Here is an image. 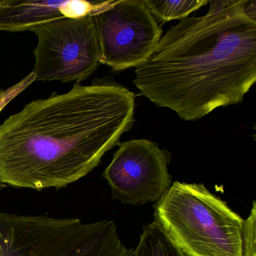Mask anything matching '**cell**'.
<instances>
[{
    "label": "cell",
    "instance_id": "obj_1",
    "mask_svg": "<svg viewBox=\"0 0 256 256\" xmlns=\"http://www.w3.org/2000/svg\"><path fill=\"white\" fill-rule=\"evenodd\" d=\"M134 109L110 76L31 102L0 125V184L40 191L82 179L131 130Z\"/></svg>",
    "mask_w": 256,
    "mask_h": 256
},
{
    "label": "cell",
    "instance_id": "obj_2",
    "mask_svg": "<svg viewBox=\"0 0 256 256\" xmlns=\"http://www.w3.org/2000/svg\"><path fill=\"white\" fill-rule=\"evenodd\" d=\"M162 37L133 83L158 107L196 121L242 102L256 80V2L209 1Z\"/></svg>",
    "mask_w": 256,
    "mask_h": 256
},
{
    "label": "cell",
    "instance_id": "obj_3",
    "mask_svg": "<svg viewBox=\"0 0 256 256\" xmlns=\"http://www.w3.org/2000/svg\"><path fill=\"white\" fill-rule=\"evenodd\" d=\"M154 208L186 256H242L244 220L204 184L175 181Z\"/></svg>",
    "mask_w": 256,
    "mask_h": 256
},
{
    "label": "cell",
    "instance_id": "obj_4",
    "mask_svg": "<svg viewBox=\"0 0 256 256\" xmlns=\"http://www.w3.org/2000/svg\"><path fill=\"white\" fill-rule=\"evenodd\" d=\"M113 221L20 215L0 210V256H132Z\"/></svg>",
    "mask_w": 256,
    "mask_h": 256
},
{
    "label": "cell",
    "instance_id": "obj_5",
    "mask_svg": "<svg viewBox=\"0 0 256 256\" xmlns=\"http://www.w3.org/2000/svg\"><path fill=\"white\" fill-rule=\"evenodd\" d=\"M34 72L38 82L80 83L100 64V48L92 16L62 18L36 28Z\"/></svg>",
    "mask_w": 256,
    "mask_h": 256
},
{
    "label": "cell",
    "instance_id": "obj_6",
    "mask_svg": "<svg viewBox=\"0 0 256 256\" xmlns=\"http://www.w3.org/2000/svg\"><path fill=\"white\" fill-rule=\"evenodd\" d=\"M100 64L114 71L138 67L154 54L162 29L144 0L102 2L92 16Z\"/></svg>",
    "mask_w": 256,
    "mask_h": 256
},
{
    "label": "cell",
    "instance_id": "obj_7",
    "mask_svg": "<svg viewBox=\"0 0 256 256\" xmlns=\"http://www.w3.org/2000/svg\"><path fill=\"white\" fill-rule=\"evenodd\" d=\"M118 150L103 173L114 198L124 204L158 202L172 186L170 154L146 139L118 144Z\"/></svg>",
    "mask_w": 256,
    "mask_h": 256
},
{
    "label": "cell",
    "instance_id": "obj_8",
    "mask_svg": "<svg viewBox=\"0 0 256 256\" xmlns=\"http://www.w3.org/2000/svg\"><path fill=\"white\" fill-rule=\"evenodd\" d=\"M66 0H0V31H34L62 18Z\"/></svg>",
    "mask_w": 256,
    "mask_h": 256
},
{
    "label": "cell",
    "instance_id": "obj_9",
    "mask_svg": "<svg viewBox=\"0 0 256 256\" xmlns=\"http://www.w3.org/2000/svg\"><path fill=\"white\" fill-rule=\"evenodd\" d=\"M132 256H186L162 226L154 220L143 228Z\"/></svg>",
    "mask_w": 256,
    "mask_h": 256
},
{
    "label": "cell",
    "instance_id": "obj_10",
    "mask_svg": "<svg viewBox=\"0 0 256 256\" xmlns=\"http://www.w3.org/2000/svg\"><path fill=\"white\" fill-rule=\"evenodd\" d=\"M148 8L157 22H168L173 20H182L200 7L206 5L209 1L198 0H144Z\"/></svg>",
    "mask_w": 256,
    "mask_h": 256
},
{
    "label": "cell",
    "instance_id": "obj_11",
    "mask_svg": "<svg viewBox=\"0 0 256 256\" xmlns=\"http://www.w3.org/2000/svg\"><path fill=\"white\" fill-rule=\"evenodd\" d=\"M102 2H91L85 0H66L61 8L62 16L66 18H80L92 16L101 6Z\"/></svg>",
    "mask_w": 256,
    "mask_h": 256
},
{
    "label": "cell",
    "instance_id": "obj_12",
    "mask_svg": "<svg viewBox=\"0 0 256 256\" xmlns=\"http://www.w3.org/2000/svg\"><path fill=\"white\" fill-rule=\"evenodd\" d=\"M34 82H36V76L34 72H31L14 86L6 90H0V112L5 108L6 106L12 100H14L19 94H22Z\"/></svg>",
    "mask_w": 256,
    "mask_h": 256
},
{
    "label": "cell",
    "instance_id": "obj_13",
    "mask_svg": "<svg viewBox=\"0 0 256 256\" xmlns=\"http://www.w3.org/2000/svg\"><path fill=\"white\" fill-rule=\"evenodd\" d=\"M7 186L4 184H0V190H2V188H6Z\"/></svg>",
    "mask_w": 256,
    "mask_h": 256
}]
</instances>
